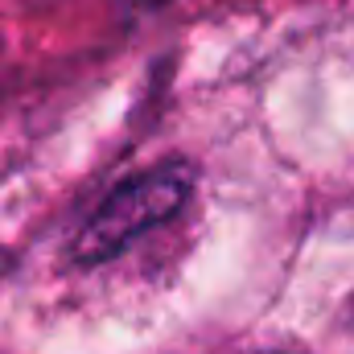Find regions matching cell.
<instances>
[{
    "instance_id": "obj_1",
    "label": "cell",
    "mask_w": 354,
    "mask_h": 354,
    "mask_svg": "<svg viewBox=\"0 0 354 354\" xmlns=\"http://www.w3.org/2000/svg\"><path fill=\"white\" fill-rule=\"evenodd\" d=\"M189 177L194 174L185 165H161V169H149V174L124 181L87 218V227L79 231L75 256L83 264L111 260L120 248H128L145 231L174 218L181 210V202H185V194H189Z\"/></svg>"
}]
</instances>
